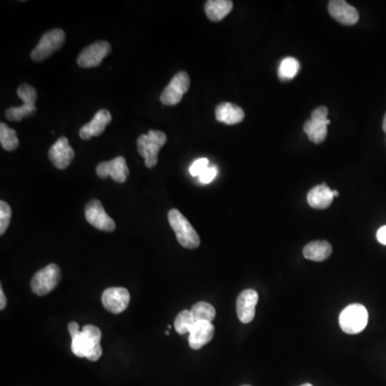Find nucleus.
I'll use <instances>...</instances> for the list:
<instances>
[{
  "instance_id": "obj_29",
  "label": "nucleus",
  "mask_w": 386,
  "mask_h": 386,
  "mask_svg": "<svg viewBox=\"0 0 386 386\" xmlns=\"http://www.w3.org/2000/svg\"><path fill=\"white\" fill-rule=\"evenodd\" d=\"M208 166V159L207 158H200V159L196 160V161L191 164L189 171H190V174L193 178H199Z\"/></svg>"
},
{
  "instance_id": "obj_17",
  "label": "nucleus",
  "mask_w": 386,
  "mask_h": 386,
  "mask_svg": "<svg viewBox=\"0 0 386 386\" xmlns=\"http://www.w3.org/2000/svg\"><path fill=\"white\" fill-rule=\"evenodd\" d=\"M334 198L333 190H331L330 187L327 186L326 184L314 187L309 191L308 196H307L308 204L312 208L316 209H325L330 207Z\"/></svg>"
},
{
  "instance_id": "obj_18",
  "label": "nucleus",
  "mask_w": 386,
  "mask_h": 386,
  "mask_svg": "<svg viewBox=\"0 0 386 386\" xmlns=\"http://www.w3.org/2000/svg\"><path fill=\"white\" fill-rule=\"evenodd\" d=\"M245 119V112L233 103H220L216 107V119L225 125H237Z\"/></svg>"
},
{
  "instance_id": "obj_9",
  "label": "nucleus",
  "mask_w": 386,
  "mask_h": 386,
  "mask_svg": "<svg viewBox=\"0 0 386 386\" xmlns=\"http://www.w3.org/2000/svg\"><path fill=\"white\" fill-rule=\"evenodd\" d=\"M85 217L88 223L95 229L105 232H113L116 225L113 219L107 214L102 203L99 200H91L85 207Z\"/></svg>"
},
{
  "instance_id": "obj_14",
  "label": "nucleus",
  "mask_w": 386,
  "mask_h": 386,
  "mask_svg": "<svg viewBox=\"0 0 386 386\" xmlns=\"http://www.w3.org/2000/svg\"><path fill=\"white\" fill-rule=\"evenodd\" d=\"M215 335V327L211 322L197 321L189 331V345L193 350H199L211 342Z\"/></svg>"
},
{
  "instance_id": "obj_1",
  "label": "nucleus",
  "mask_w": 386,
  "mask_h": 386,
  "mask_svg": "<svg viewBox=\"0 0 386 386\" xmlns=\"http://www.w3.org/2000/svg\"><path fill=\"white\" fill-rule=\"evenodd\" d=\"M101 331L95 325H85L76 336L73 337L71 350L77 357H85L91 361H97L102 355Z\"/></svg>"
},
{
  "instance_id": "obj_15",
  "label": "nucleus",
  "mask_w": 386,
  "mask_h": 386,
  "mask_svg": "<svg viewBox=\"0 0 386 386\" xmlns=\"http://www.w3.org/2000/svg\"><path fill=\"white\" fill-rule=\"evenodd\" d=\"M331 16L343 25H354L359 22V11L345 0H333L328 3Z\"/></svg>"
},
{
  "instance_id": "obj_21",
  "label": "nucleus",
  "mask_w": 386,
  "mask_h": 386,
  "mask_svg": "<svg viewBox=\"0 0 386 386\" xmlns=\"http://www.w3.org/2000/svg\"><path fill=\"white\" fill-rule=\"evenodd\" d=\"M330 124V119L326 123H320V121H316L314 119H309L304 125L305 133L307 134V137L312 143H322L326 139L327 126Z\"/></svg>"
},
{
  "instance_id": "obj_10",
  "label": "nucleus",
  "mask_w": 386,
  "mask_h": 386,
  "mask_svg": "<svg viewBox=\"0 0 386 386\" xmlns=\"http://www.w3.org/2000/svg\"><path fill=\"white\" fill-rule=\"evenodd\" d=\"M101 302L107 312L119 314L129 306L130 293L125 288H109L103 292Z\"/></svg>"
},
{
  "instance_id": "obj_27",
  "label": "nucleus",
  "mask_w": 386,
  "mask_h": 386,
  "mask_svg": "<svg viewBox=\"0 0 386 386\" xmlns=\"http://www.w3.org/2000/svg\"><path fill=\"white\" fill-rule=\"evenodd\" d=\"M18 95L26 105H36V98H38L36 88L29 84H22L18 87Z\"/></svg>"
},
{
  "instance_id": "obj_11",
  "label": "nucleus",
  "mask_w": 386,
  "mask_h": 386,
  "mask_svg": "<svg viewBox=\"0 0 386 386\" xmlns=\"http://www.w3.org/2000/svg\"><path fill=\"white\" fill-rule=\"evenodd\" d=\"M95 172L99 178L105 180L111 176L116 182H125L129 176V168H128L127 162L124 157L114 158L111 161L101 162L95 168Z\"/></svg>"
},
{
  "instance_id": "obj_6",
  "label": "nucleus",
  "mask_w": 386,
  "mask_h": 386,
  "mask_svg": "<svg viewBox=\"0 0 386 386\" xmlns=\"http://www.w3.org/2000/svg\"><path fill=\"white\" fill-rule=\"evenodd\" d=\"M66 41V34L60 28H55L46 32L39 41L38 46L32 50L30 57L34 62H42L53 53L60 50Z\"/></svg>"
},
{
  "instance_id": "obj_13",
  "label": "nucleus",
  "mask_w": 386,
  "mask_h": 386,
  "mask_svg": "<svg viewBox=\"0 0 386 386\" xmlns=\"http://www.w3.org/2000/svg\"><path fill=\"white\" fill-rule=\"evenodd\" d=\"M258 302L259 294L253 288H248L239 294L237 302V312L241 323L248 324L255 319Z\"/></svg>"
},
{
  "instance_id": "obj_36",
  "label": "nucleus",
  "mask_w": 386,
  "mask_h": 386,
  "mask_svg": "<svg viewBox=\"0 0 386 386\" xmlns=\"http://www.w3.org/2000/svg\"><path fill=\"white\" fill-rule=\"evenodd\" d=\"M333 194H334V197H338L339 192L337 190H333Z\"/></svg>"
},
{
  "instance_id": "obj_25",
  "label": "nucleus",
  "mask_w": 386,
  "mask_h": 386,
  "mask_svg": "<svg viewBox=\"0 0 386 386\" xmlns=\"http://www.w3.org/2000/svg\"><path fill=\"white\" fill-rule=\"evenodd\" d=\"M36 112V105H26V103H24L22 107H10V109H8L6 111V117L10 121H21L25 117H30Z\"/></svg>"
},
{
  "instance_id": "obj_34",
  "label": "nucleus",
  "mask_w": 386,
  "mask_h": 386,
  "mask_svg": "<svg viewBox=\"0 0 386 386\" xmlns=\"http://www.w3.org/2000/svg\"><path fill=\"white\" fill-rule=\"evenodd\" d=\"M7 306V298H6L5 293H4L3 286L0 288V309L4 310Z\"/></svg>"
},
{
  "instance_id": "obj_4",
  "label": "nucleus",
  "mask_w": 386,
  "mask_h": 386,
  "mask_svg": "<svg viewBox=\"0 0 386 386\" xmlns=\"http://www.w3.org/2000/svg\"><path fill=\"white\" fill-rule=\"evenodd\" d=\"M368 324V312L361 304L345 307L339 316V325L347 334L355 335L363 332Z\"/></svg>"
},
{
  "instance_id": "obj_31",
  "label": "nucleus",
  "mask_w": 386,
  "mask_h": 386,
  "mask_svg": "<svg viewBox=\"0 0 386 386\" xmlns=\"http://www.w3.org/2000/svg\"><path fill=\"white\" fill-rule=\"evenodd\" d=\"M328 116V109L326 107H319L318 109L312 111V119L316 121H320V123H326L328 121L327 119Z\"/></svg>"
},
{
  "instance_id": "obj_35",
  "label": "nucleus",
  "mask_w": 386,
  "mask_h": 386,
  "mask_svg": "<svg viewBox=\"0 0 386 386\" xmlns=\"http://www.w3.org/2000/svg\"><path fill=\"white\" fill-rule=\"evenodd\" d=\"M383 130H384V132H385L386 133V114H385V116H384V119H383Z\"/></svg>"
},
{
  "instance_id": "obj_30",
  "label": "nucleus",
  "mask_w": 386,
  "mask_h": 386,
  "mask_svg": "<svg viewBox=\"0 0 386 386\" xmlns=\"http://www.w3.org/2000/svg\"><path fill=\"white\" fill-rule=\"evenodd\" d=\"M217 174H218V170H217L216 166H208L204 172L199 176V180L202 184H209V182H213L216 178Z\"/></svg>"
},
{
  "instance_id": "obj_16",
  "label": "nucleus",
  "mask_w": 386,
  "mask_h": 386,
  "mask_svg": "<svg viewBox=\"0 0 386 386\" xmlns=\"http://www.w3.org/2000/svg\"><path fill=\"white\" fill-rule=\"evenodd\" d=\"M112 121V115L107 109H100L93 116V121L80 129L81 139L88 141L91 138L100 137L107 126Z\"/></svg>"
},
{
  "instance_id": "obj_24",
  "label": "nucleus",
  "mask_w": 386,
  "mask_h": 386,
  "mask_svg": "<svg viewBox=\"0 0 386 386\" xmlns=\"http://www.w3.org/2000/svg\"><path fill=\"white\" fill-rule=\"evenodd\" d=\"M0 144L8 152H13L20 145L15 130L10 129L4 123L0 124Z\"/></svg>"
},
{
  "instance_id": "obj_5",
  "label": "nucleus",
  "mask_w": 386,
  "mask_h": 386,
  "mask_svg": "<svg viewBox=\"0 0 386 386\" xmlns=\"http://www.w3.org/2000/svg\"><path fill=\"white\" fill-rule=\"evenodd\" d=\"M62 270L56 264H48L46 267L34 274L32 279V291L36 295L44 296L50 293L60 284Z\"/></svg>"
},
{
  "instance_id": "obj_33",
  "label": "nucleus",
  "mask_w": 386,
  "mask_h": 386,
  "mask_svg": "<svg viewBox=\"0 0 386 386\" xmlns=\"http://www.w3.org/2000/svg\"><path fill=\"white\" fill-rule=\"evenodd\" d=\"M68 331H69V333H70L71 338H73V337L76 336V335L81 332L80 326H79V324H77L76 322L69 323Z\"/></svg>"
},
{
  "instance_id": "obj_28",
  "label": "nucleus",
  "mask_w": 386,
  "mask_h": 386,
  "mask_svg": "<svg viewBox=\"0 0 386 386\" xmlns=\"http://www.w3.org/2000/svg\"><path fill=\"white\" fill-rule=\"evenodd\" d=\"M12 209L5 201L0 202V234L4 235L11 221Z\"/></svg>"
},
{
  "instance_id": "obj_8",
  "label": "nucleus",
  "mask_w": 386,
  "mask_h": 386,
  "mask_svg": "<svg viewBox=\"0 0 386 386\" xmlns=\"http://www.w3.org/2000/svg\"><path fill=\"white\" fill-rule=\"evenodd\" d=\"M112 46L107 41H98L85 48L77 57L81 68H95L100 66L103 58L111 53Z\"/></svg>"
},
{
  "instance_id": "obj_23",
  "label": "nucleus",
  "mask_w": 386,
  "mask_h": 386,
  "mask_svg": "<svg viewBox=\"0 0 386 386\" xmlns=\"http://www.w3.org/2000/svg\"><path fill=\"white\" fill-rule=\"evenodd\" d=\"M300 70V62L293 57H286L280 62L278 76L281 81L292 80L296 76Z\"/></svg>"
},
{
  "instance_id": "obj_19",
  "label": "nucleus",
  "mask_w": 386,
  "mask_h": 386,
  "mask_svg": "<svg viewBox=\"0 0 386 386\" xmlns=\"http://www.w3.org/2000/svg\"><path fill=\"white\" fill-rule=\"evenodd\" d=\"M333 248L328 241H316L305 246L302 255L307 260L314 262H322L332 255Z\"/></svg>"
},
{
  "instance_id": "obj_22",
  "label": "nucleus",
  "mask_w": 386,
  "mask_h": 386,
  "mask_svg": "<svg viewBox=\"0 0 386 386\" xmlns=\"http://www.w3.org/2000/svg\"><path fill=\"white\" fill-rule=\"evenodd\" d=\"M191 314L196 321H207L213 322L216 318V309L208 302H200L193 305Z\"/></svg>"
},
{
  "instance_id": "obj_2",
  "label": "nucleus",
  "mask_w": 386,
  "mask_h": 386,
  "mask_svg": "<svg viewBox=\"0 0 386 386\" xmlns=\"http://www.w3.org/2000/svg\"><path fill=\"white\" fill-rule=\"evenodd\" d=\"M168 222L175 232L178 243L184 248L196 249L200 246V237L194 227L189 222L188 219L178 209L173 208L168 211Z\"/></svg>"
},
{
  "instance_id": "obj_26",
  "label": "nucleus",
  "mask_w": 386,
  "mask_h": 386,
  "mask_svg": "<svg viewBox=\"0 0 386 386\" xmlns=\"http://www.w3.org/2000/svg\"><path fill=\"white\" fill-rule=\"evenodd\" d=\"M196 322L197 321L193 318L190 310H182L176 317L175 321H174V327L178 334L185 335L189 333L191 326Z\"/></svg>"
},
{
  "instance_id": "obj_12",
  "label": "nucleus",
  "mask_w": 386,
  "mask_h": 386,
  "mask_svg": "<svg viewBox=\"0 0 386 386\" xmlns=\"http://www.w3.org/2000/svg\"><path fill=\"white\" fill-rule=\"evenodd\" d=\"M74 149L69 144L66 137H60L48 150V158L55 168L65 170L74 159Z\"/></svg>"
},
{
  "instance_id": "obj_32",
  "label": "nucleus",
  "mask_w": 386,
  "mask_h": 386,
  "mask_svg": "<svg viewBox=\"0 0 386 386\" xmlns=\"http://www.w3.org/2000/svg\"><path fill=\"white\" fill-rule=\"evenodd\" d=\"M377 239L380 244L386 246V225L380 227L377 232Z\"/></svg>"
},
{
  "instance_id": "obj_7",
  "label": "nucleus",
  "mask_w": 386,
  "mask_h": 386,
  "mask_svg": "<svg viewBox=\"0 0 386 386\" xmlns=\"http://www.w3.org/2000/svg\"><path fill=\"white\" fill-rule=\"evenodd\" d=\"M189 87H190V77L188 73L185 71L176 73L171 80L170 84L164 88L160 95L162 105L168 107L178 105L182 101L185 93L188 91Z\"/></svg>"
},
{
  "instance_id": "obj_37",
  "label": "nucleus",
  "mask_w": 386,
  "mask_h": 386,
  "mask_svg": "<svg viewBox=\"0 0 386 386\" xmlns=\"http://www.w3.org/2000/svg\"><path fill=\"white\" fill-rule=\"evenodd\" d=\"M300 386H314V385H312V384H310V383H305V384H302V385H300Z\"/></svg>"
},
{
  "instance_id": "obj_38",
  "label": "nucleus",
  "mask_w": 386,
  "mask_h": 386,
  "mask_svg": "<svg viewBox=\"0 0 386 386\" xmlns=\"http://www.w3.org/2000/svg\"><path fill=\"white\" fill-rule=\"evenodd\" d=\"M243 386H250V385H243Z\"/></svg>"
},
{
  "instance_id": "obj_20",
  "label": "nucleus",
  "mask_w": 386,
  "mask_h": 386,
  "mask_svg": "<svg viewBox=\"0 0 386 386\" xmlns=\"http://www.w3.org/2000/svg\"><path fill=\"white\" fill-rule=\"evenodd\" d=\"M205 13L213 22H220L233 9L231 0H208L205 3Z\"/></svg>"
},
{
  "instance_id": "obj_3",
  "label": "nucleus",
  "mask_w": 386,
  "mask_h": 386,
  "mask_svg": "<svg viewBox=\"0 0 386 386\" xmlns=\"http://www.w3.org/2000/svg\"><path fill=\"white\" fill-rule=\"evenodd\" d=\"M166 133L157 130H149L147 134H142L138 139V152L145 159V166L152 168L158 164V154L166 144Z\"/></svg>"
}]
</instances>
